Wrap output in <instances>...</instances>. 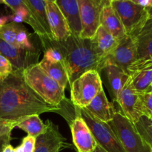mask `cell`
Returning <instances> with one entry per match:
<instances>
[{
    "label": "cell",
    "mask_w": 152,
    "mask_h": 152,
    "mask_svg": "<svg viewBox=\"0 0 152 152\" xmlns=\"http://www.w3.org/2000/svg\"><path fill=\"white\" fill-rule=\"evenodd\" d=\"M48 112L61 114L62 108L43 100L27 85L22 71L13 72L0 81V120H18Z\"/></svg>",
    "instance_id": "6da1fadb"
},
{
    "label": "cell",
    "mask_w": 152,
    "mask_h": 152,
    "mask_svg": "<svg viewBox=\"0 0 152 152\" xmlns=\"http://www.w3.org/2000/svg\"><path fill=\"white\" fill-rule=\"evenodd\" d=\"M42 46L49 45L58 49L63 58L70 85L83 73L90 70L101 72L105 66L96 55L91 39L71 34L68 39L56 41L53 38H40Z\"/></svg>",
    "instance_id": "7a4b0ae2"
},
{
    "label": "cell",
    "mask_w": 152,
    "mask_h": 152,
    "mask_svg": "<svg viewBox=\"0 0 152 152\" xmlns=\"http://www.w3.org/2000/svg\"><path fill=\"white\" fill-rule=\"evenodd\" d=\"M22 74L27 85L48 103L61 108L62 104L68 100L65 88L53 80L39 63L28 66L22 71Z\"/></svg>",
    "instance_id": "3957f363"
},
{
    "label": "cell",
    "mask_w": 152,
    "mask_h": 152,
    "mask_svg": "<svg viewBox=\"0 0 152 152\" xmlns=\"http://www.w3.org/2000/svg\"><path fill=\"white\" fill-rule=\"evenodd\" d=\"M108 124L114 132L126 152H152L137 130L134 123L117 111Z\"/></svg>",
    "instance_id": "277c9868"
},
{
    "label": "cell",
    "mask_w": 152,
    "mask_h": 152,
    "mask_svg": "<svg viewBox=\"0 0 152 152\" xmlns=\"http://www.w3.org/2000/svg\"><path fill=\"white\" fill-rule=\"evenodd\" d=\"M71 102L74 106L85 108L102 90V83L98 71L90 70L83 73L71 85Z\"/></svg>",
    "instance_id": "5b68a950"
},
{
    "label": "cell",
    "mask_w": 152,
    "mask_h": 152,
    "mask_svg": "<svg viewBox=\"0 0 152 152\" xmlns=\"http://www.w3.org/2000/svg\"><path fill=\"white\" fill-rule=\"evenodd\" d=\"M74 111L75 114L85 120L98 145L107 152H126L108 123H104L95 118L86 108L74 106Z\"/></svg>",
    "instance_id": "8992f818"
},
{
    "label": "cell",
    "mask_w": 152,
    "mask_h": 152,
    "mask_svg": "<svg viewBox=\"0 0 152 152\" xmlns=\"http://www.w3.org/2000/svg\"><path fill=\"white\" fill-rule=\"evenodd\" d=\"M111 3L117 12L127 35H133L137 32L149 18L145 7L130 0Z\"/></svg>",
    "instance_id": "52a82bcc"
},
{
    "label": "cell",
    "mask_w": 152,
    "mask_h": 152,
    "mask_svg": "<svg viewBox=\"0 0 152 152\" xmlns=\"http://www.w3.org/2000/svg\"><path fill=\"white\" fill-rule=\"evenodd\" d=\"M82 25L80 37L91 39L99 26L102 7L108 0H77Z\"/></svg>",
    "instance_id": "ba28073f"
},
{
    "label": "cell",
    "mask_w": 152,
    "mask_h": 152,
    "mask_svg": "<svg viewBox=\"0 0 152 152\" xmlns=\"http://www.w3.org/2000/svg\"><path fill=\"white\" fill-rule=\"evenodd\" d=\"M117 102L121 109L120 112L133 123L143 115L141 93L132 87L129 78L120 91Z\"/></svg>",
    "instance_id": "9c48e42d"
},
{
    "label": "cell",
    "mask_w": 152,
    "mask_h": 152,
    "mask_svg": "<svg viewBox=\"0 0 152 152\" xmlns=\"http://www.w3.org/2000/svg\"><path fill=\"white\" fill-rule=\"evenodd\" d=\"M137 59V51L134 37L132 35H126L119 42L117 48L106 58L105 65H115L127 74L128 68Z\"/></svg>",
    "instance_id": "30bf717a"
},
{
    "label": "cell",
    "mask_w": 152,
    "mask_h": 152,
    "mask_svg": "<svg viewBox=\"0 0 152 152\" xmlns=\"http://www.w3.org/2000/svg\"><path fill=\"white\" fill-rule=\"evenodd\" d=\"M45 124V132L36 138L34 152H59L65 148L66 140L53 122L48 120Z\"/></svg>",
    "instance_id": "8fae6325"
},
{
    "label": "cell",
    "mask_w": 152,
    "mask_h": 152,
    "mask_svg": "<svg viewBox=\"0 0 152 152\" xmlns=\"http://www.w3.org/2000/svg\"><path fill=\"white\" fill-rule=\"evenodd\" d=\"M73 142L77 152H93L97 146L96 140L85 120L76 114L70 123Z\"/></svg>",
    "instance_id": "7c38bea8"
},
{
    "label": "cell",
    "mask_w": 152,
    "mask_h": 152,
    "mask_svg": "<svg viewBox=\"0 0 152 152\" xmlns=\"http://www.w3.org/2000/svg\"><path fill=\"white\" fill-rule=\"evenodd\" d=\"M0 53L5 56L13 65V70L22 71L32 64L37 63L39 53L10 45L0 39Z\"/></svg>",
    "instance_id": "4fadbf2b"
},
{
    "label": "cell",
    "mask_w": 152,
    "mask_h": 152,
    "mask_svg": "<svg viewBox=\"0 0 152 152\" xmlns=\"http://www.w3.org/2000/svg\"><path fill=\"white\" fill-rule=\"evenodd\" d=\"M46 13L52 38L62 41L71 35L66 19L55 2L46 1Z\"/></svg>",
    "instance_id": "5bb4252c"
},
{
    "label": "cell",
    "mask_w": 152,
    "mask_h": 152,
    "mask_svg": "<svg viewBox=\"0 0 152 152\" xmlns=\"http://www.w3.org/2000/svg\"><path fill=\"white\" fill-rule=\"evenodd\" d=\"M33 21L37 27L36 34L40 38H52L48 22L45 0H25Z\"/></svg>",
    "instance_id": "9a60e30c"
},
{
    "label": "cell",
    "mask_w": 152,
    "mask_h": 152,
    "mask_svg": "<svg viewBox=\"0 0 152 152\" xmlns=\"http://www.w3.org/2000/svg\"><path fill=\"white\" fill-rule=\"evenodd\" d=\"M99 24L108 32L111 33L119 42L127 35L117 12L111 5L110 0H108L102 7L99 17Z\"/></svg>",
    "instance_id": "2e32d148"
},
{
    "label": "cell",
    "mask_w": 152,
    "mask_h": 152,
    "mask_svg": "<svg viewBox=\"0 0 152 152\" xmlns=\"http://www.w3.org/2000/svg\"><path fill=\"white\" fill-rule=\"evenodd\" d=\"M91 42L96 55L105 67V59L117 48L119 41L105 28L99 25L94 37L91 39Z\"/></svg>",
    "instance_id": "e0dca14e"
},
{
    "label": "cell",
    "mask_w": 152,
    "mask_h": 152,
    "mask_svg": "<svg viewBox=\"0 0 152 152\" xmlns=\"http://www.w3.org/2000/svg\"><path fill=\"white\" fill-rule=\"evenodd\" d=\"M85 108L95 118L104 123L111 121L117 112L113 104L107 99L104 89Z\"/></svg>",
    "instance_id": "ac0fdd59"
},
{
    "label": "cell",
    "mask_w": 152,
    "mask_h": 152,
    "mask_svg": "<svg viewBox=\"0 0 152 152\" xmlns=\"http://www.w3.org/2000/svg\"><path fill=\"white\" fill-rule=\"evenodd\" d=\"M137 51V59L152 61V18H148L145 25L133 34Z\"/></svg>",
    "instance_id": "d6986e66"
},
{
    "label": "cell",
    "mask_w": 152,
    "mask_h": 152,
    "mask_svg": "<svg viewBox=\"0 0 152 152\" xmlns=\"http://www.w3.org/2000/svg\"><path fill=\"white\" fill-rule=\"evenodd\" d=\"M55 3L66 19L71 34L80 37L82 25L77 0H55Z\"/></svg>",
    "instance_id": "ffe728a7"
},
{
    "label": "cell",
    "mask_w": 152,
    "mask_h": 152,
    "mask_svg": "<svg viewBox=\"0 0 152 152\" xmlns=\"http://www.w3.org/2000/svg\"><path fill=\"white\" fill-rule=\"evenodd\" d=\"M108 80L109 90L114 100L117 101L119 94L128 81L129 76L120 67L115 65H108L104 68Z\"/></svg>",
    "instance_id": "44dd1931"
},
{
    "label": "cell",
    "mask_w": 152,
    "mask_h": 152,
    "mask_svg": "<svg viewBox=\"0 0 152 152\" xmlns=\"http://www.w3.org/2000/svg\"><path fill=\"white\" fill-rule=\"evenodd\" d=\"M39 65L61 87L65 89L69 80L63 63H51L42 59L39 62Z\"/></svg>",
    "instance_id": "7402d4cb"
},
{
    "label": "cell",
    "mask_w": 152,
    "mask_h": 152,
    "mask_svg": "<svg viewBox=\"0 0 152 152\" xmlns=\"http://www.w3.org/2000/svg\"><path fill=\"white\" fill-rule=\"evenodd\" d=\"M16 127L28 134V136L37 138L46 131V124L42 121L39 115L28 116L22 117Z\"/></svg>",
    "instance_id": "603a6c76"
},
{
    "label": "cell",
    "mask_w": 152,
    "mask_h": 152,
    "mask_svg": "<svg viewBox=\"0 0 152 152\" xmlns=\"http://www.w3.org/2000/svg\"><path fill=\"white\" fill-rule=\"evenodd\" d=\"M132 87L140 93L152 88V66L140 70L129 75Z\"/></svg>",
    "instance_id": "cb8c5ba5"
},
{
    "label": "cell",
    "mask_w": 152,
    "mask_h": 152,
    "mask_svg": "<svg viewBox=\"0 0 152 152\" xmlns=\"http://www.w3.org/2000/svg\"><path fill=\"white\" fill-rule=\"evenodd\" d=\"M137 130L152 151V120L142 115L134 123Z\"/></svg>",
    "instance_id": "d4e9b609"
},
{
    "label": "cell",
    "mask_w": 152,
    "mask_h": 152,
    "mask_svg": "<svg viewBox=\"0 0 152 152\" xmlns=\"http://www.w3.org/2000/svg\"><path fill=\"white\" fill-rule=\"evenodd\" d=\"M22 27V25L19 24L13 23V22H9L6 24L2 28H0V39L10 45L19 48L16 43V38L18 31Z\"/></svg>",
    "instance_id": "484cf974"
},
{
    "label": "cell",
    "mask_w": 152,
    "mask_h": 152,
    "mask_svg": "<svg viewBox=\"0 0 152 152\" xmlns=\"http://www.w3.org/2000/svg\"><path fill=\"white\" fill-rule=\"evenodd\" d=\"M16 40L19 48L29 50V51H36L35 48L34 47L31 39H30L29 35H28L26 29L23 26L18 31Z\"/></svg>",
    "instance_id": "4316f807"
},
{
    "label": "cell",
    "mask_w": 152,
    "mask_h": 152,
    "mask_svg": "<svg viewBox=\"0 0 152 152\" xmlns=\"http://www.w3.org/2000/svg\"><path fill=\"white\" fill-rule=\"evenodd\" d=\"M44 57L43 59L51 63H63V58L58 49L49 45H44Z\"/></svg>",
    "instance_id": "83f0119b"
},
{
    "label": "cell",
    "mask_w": 152,
    "mask_h": 152,
    "mask_svg": "<svg viewBox=\"0 0 152 152\" xmlns=\"http://www.w3.org/2000/svg\"><path fill=\"white\" fill-rule=\"evenodd\" d=\"M141 99L143 115L152 120V88L141 93Z\"/></svg>",
    "instance_id": "f1b7e54d"
},
{
    "label": "cell",
    "mask_w": 152,
    "mask_h": 152,
    "mask_svg": "<svg viewBox=\"0 0 152 152\" xmlns=\"http://www.w3.org/2000/svg\"><path fill=\"white\" fill-rule=\"evenodd\" d=\"M13 71L11 62L0 53V81L10 75Z\"/></svg>",
    "instance_id": "f546056e"
},
{
    "label": "cell",
    "mask_w": 152,
    "mask_h": 152,
    "mask_svg": "<svg viewBox=\"0 0 152 152\" xmlns=\"http://www.w3.org/2000/svg\"><path fill=\"white\" fill-rule=\"evenodd\" d=\"M36 138L27 136L23 138L20 145L15 148V152H34L35 148Z\"/></svg>",
    "instance_id": "4dcf8cb0"
},
{
    "label": "cell",
    "mask_w": 152,
    "mask_h": 152,
    "mask_svg": "<svg viewBox=\"0 0 152 152\" xmlns=\"http://www.w3.org/2000/svg\"><path fill=\"white\" fill-rule=\"evenodd\" d=\"M21 119L18 120H0V137L8 134H11L12 130L16 127Z\"/></svg>",
    "instance_id": "1f68e13d"
},
{
    "label": "cell",
    "mask_w": 152,
    "mask_h": 152,
    "mask_svg": "<svg viewBox=\"0 0 152 152\" xmlns=\"http://www.w3.org/2000/svg\"><path fill=\"white\" fill-rule=\"evenodd\" d=\"M4 4L8 6L13 11L19 8V7H27L25 0H4Z\"/></svg>",
    "instance_id": "d6a6232c"
},
{
    "label": "cell",
    "mask_w": 152,
    "mask_h": 152,
    "mask_svg": "<svg viewBox=\"0 0 152 152\" xmlns=\"http://www.w3.org/2000/svg\"><path fill=\"white\" fill-rule=\"evenodd\" d=\"M10 134H6L4 136H2L0 137V152H2L4 147L7 144H10V141L11 140Z\"/></svg>",
    "instance_id": "836d02e7"
},
{
    "label": "cell",
    "mask_w": 152,
    "mask_h": 152,
    "mask_svg": "<svg viewBox=\"0 0 152 152\" xmlns=\"http://www.w3.org/2000/svg\"><path fill=\"white\" fill-rule=\"evenodd\" d=\"M130 1H133L139 5L142 6L145 8L152 5V0H130Z\"/></svg>",
    "instance_id": "e575fe53"
},
{
    "label": "cell",
    "mask_w": 152,
    "mask_h": 152,
    "mask_svg": "<svg viewBox=\"0 0 152 152\" xmlns=\"http://www.w3.org/2000/svg\"><path fill=\"white\" fill-rule=\"evenodd\" d=\"M10 22V15L7 16H0V28H2L6 24L9 23Z\"/></svg>",
    "instance_id": "d590c367"
},
{
    "label": "cell",
    "mask_w": 152,
    "mask_h": 152,
    "mask_svg": "<svg viewBox=\"0 0 152 152\" xmlns=\"http://www.w3.org/2000/svg\"><path fill=\"white\" fill-rule=\"evenodd\" d=\"M2 152H15V148H13L10 144H7V145L4 147Z\"/></svg>",
    "instance_id": "8d00e7d4"
},
{
    "label": "cell",
    "mask_w": 152,
    "mask_h": 152,
    "mask_svg": "<svg viewBox=\"0 0 152 152\" xmlns=\"http://www.w3.org/2000/svg\"><path fill=\"white\" fill-rule=\"evenodd\" d=\"M146 10H147V12H148V17L152 18V5L146 7Z\"/></svg>",
    "instance_id": "74e56055"
},
{
    "label": "cell",
    "mask_w": 152,
    "mask_h": 152,
    "mask_svg": "<svg viewBox=\"0 0 152 152\" xmlns=\"http://www.w3.org/2000/svg\"><path fill=\"white\" fill-rule=\"evenodd\" d=\"M93 152H107V151H105V150H104L103 148H101V147L99 146V145H97L96 148H95V150Z\"/></svg>",
    "instance_id": "f35d334b"
},
{
    "label": "cell",
    "mask_w": 152,
    "mask_h": 152,
    "mask_svg": "<svg viewBox=\"0 0 152 152\" xmlns=\"http://www.w3.org/2000/svg\"><path fill=\"white\" fill-rule=\"evenodd\" d=\"M111 2H118V1H129V0H110Z\"/></svg>",
    "instance_id": "ab89813d"
},
{
    "label": "cell",
    "mask_w": 152,
    "mask_h": 152,
    "mask_svg": "<svg viewBox=\"0 0 152 152\" xmlns=\"http://www.w3.org/2000/svg\"><path fill=\"white\" fill-rule=\"evenodd\" d=\"M47 1H51V2H55V0H45Z\"/></svg>",
    "instance_id": "60d3db41"
},
{
    "label": "cell",
    "mask_w": 152,
    "mask_h": 152,
    "mask_svg": "<svg viewBox=\"0 0 152 152\" xmlns=\"http://www.w3.org/2000/svg\"><path fill=\"white\" fill-rule=\"evenodd\" d=\"M0 4H4V0H0Z\"/></svg>",
    "instance_id": "b9f144b4"
}]
</instances>
